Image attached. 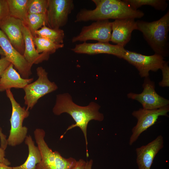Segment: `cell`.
<instances>
[{
    "label": "cell",
    "instance_id": "obj_2",
    "mask_svg": "<svg viewBox=\"0 0 169 169\" xmlns=\"http://www.w3.org/2000/svg\"><path fill=\"white\" fill-rule=\"evenodd\" d=\"M96 8L93 10L81 9L77 13L75 22L125 18H139L144 13L132 9L124 0H92Z\"/></svg>",
    "mask_w": 169,
    "mask_h": 169
},
{
    "label": "cell",
    "instance_id": "obj_4",
    "mask_svg": "<svg viewBox=\"0 0 169 169\" xmlns=\"http://www.w3.org/2000/svg\"><path fill=\"white\" fill-rule=\"evenodd\" d=\"M34 138L40 151L41 160L36 169H70L77 161L73 157L66 158L57 151H53L45 142V132L42 129L37 128L33 132Z\"/></svg>",
    "mask_w": 169,
    "mask_h": 169
},
{
    "label": "cell",
    "instance_id": "obj_33",
    "mask_svg": "<svg viewBox=\"0 0 169 169\" xmlns=\"http://www.w3.org/2000/svg\"><path fill=\"white\" fill-rule=\"evenodd\" d=\"M0 169H13V167L7 166L3 163H0Z\"/></svg>",
    "mask_w": 169,
    "mask_h": 169
},
{
    "label": "cell",
    "instance_id": "obj_25",
    "mask_svg": "<svg viewBox=\"0 0 169 169\" xmlns=\"http://www.w3.org/2000/svg\"><path fill=\"white\" fill-rule=\"evenodd\" d=\"M48 5V0H29L28 14H45Z\"/></svg>",
    "mask_w": 169,
    "mask_h": 169
},
{
    "label": "cell",
    "instance_id": "obj_21",
    "mask_svg": "<svg viewBox=\"0 0 169 169\" xmlns=\"http://www.w3.org/2000/svg\"><path fill=\"white\" fill-rule=\"evenodd\" d=\"M36 36L47 39L58 44H63L64 30L60 28L53 29L44 25L35 32Z\"/></svg>",
    "mask_w": 169,
    "mask_h": 169
},
{
    "label": "cell",
    "instance_id": "obj_9",
    "mask_svg": "<svg viewBox=\"0 0 169 169\" xmlns=\"http://www.w3.org/2000/svg\"><path fill=\"white\" fill-rule=\"evenodd\" d=\"M74 8L73 0H48L47 25L53 29L64 26Z\"/></svg>",
    "mask_w": 169,
    "mask_h": 169
},
{
    "label": "cell",
    "instance_id": "obj_14",
    "mask_svg": "<svg viewBox=\"0 0 169 169\" xmlns=\"http://www.w3.org/2000/svg\"><path fill=\"white\" fill-rule=\"evenodd\" d=\"M23 23L21 20L9 16L0 24V29L6 36L13 46L23 55L25 49L22 32Z\"/></svg>",
    "mask_w": 169,
    "mask_h": 169
},
{
    "label": "cell",
    "instance_id": "obj_19",
    "mask_svg": "<svg viewBox=\"0 0 169 169\" xmlns=\"http://www.w3.org/2000/svg\"><path fill=\"white\" fill-rule=\"evenodd\" d=\"M24 141L28 148V157L23 163L20 166L13 167V169H36L37 165L41 160L39 149L35 145L31 136H27Z\"/></svg>",
    "mask_w": 169,
    "mask_h": 169
},
{
    "label": "cell",
    "instance_id": "obj_28",
    "mask_svg": "<svg viewBox=\"0 0 169 169\" xmlns=\"http://www.w3.org/2000/svg\"><path fill=\"white\" fill-rule=\"evenodd\" d=\"M11 64L4 56L0 59V78L4 70Z\"/></svg>",
    "mask_w": 169,
    "mask_h": 169
},
{
    "label": "cell",
    "instance_id": "obj_12",
    "mask_svg": "<svg viewBox=\"0 0 169 169\" xmlns=\"http://www.w3.org/2000/svg\"><path fill=\"white\" fill-rule=\"evenodd\" d=\"M0 47L4 57L18 70L23 78L28 79L32 74L31 67L24 58L13 46L5 34L0 29Z\"/></svg>",
    "mask_w": 169,
    "mask_h": 169
},
{
    "label": "cell",
    "instance_id": "obj_30",
    "mask_svg": "<svg viewBox=\"0 0 169 169\" xmlns=\"http://www.w3.org/2000/svg\"><path fill=\"white\" fill-rule=\"evenodd\" d=\"M5 150L0 147V163L9 166L11 163L8 160L5 158Z\"/></svg>",
    "mask_w": 169,
    "mask_h": 169
},
{
    "label": "cell",
    "instance_id": "obj_15",
    "mask_svg": "<svg viewBox=\"0 0 169 169\" xmlns=\"http://www.w3.org/2000/svg\"><path fill=\"white\" fill-rule=\"evenodd\" d=\"M163 147V138L159 135L147 144L137 148L136 163L139 169H150L156 155Z\"/></svg>",
    "mask_w": 169,
    "mask_h": 169
},
{
    "label": "cell",
    "instance_id": "obj_22",
    "mask_svg": "<svg viewBox=\"0 0 169 169\" xmlns=\"http://www.w3.org/2000/svg\"><path fill=\"white\" fill-rule=\"evenodd\" d=\"M24 24L27 27L33 37L36 36L35 32L44 25H47L45 14H28Z\"/></svg>",
    "mask_w": 169,
    "mask_h": 169
},
{
    "label": "cell",
    "instance_id": "obj_16",
    "mask_svg": "<svg viewBox=\"0 0 169 169\" xmlns=\"http://www.w3.org/2000/svg\"><path fill=\"white\" fill-rule=\"evenodd\" d=\"M111 23L112 33L110 41L124 47L130 40L133 31L136 29L135 19H116Z\"/></svg>",
    "mask_w": 169,
    "mask_h": 169
},
{
    "label": "cell",
    "instance_id": "obj_26",
    "mask_svg": "<svg viewBox=\"0 0 169 169\" xmlns=\"http://www.w3.org/2000/svg\"><path fill=\"white\" fill-rule=\"evenodd\" d=\"M162 73V79L159 83L161 87H169V67L168 62L166 61L161 69Z\"/></svg>",
    "mask_w": 169,
    "mask_h": 169
},
{
    "label": "cell",
    "instance_id": "obj_7",
    "mask_svg": "<svg viewBox=\"0 0 169 169\" xmlns=\"http://www.w3.org/2000/svg\"><path fill=\"white\" fill-rule=\"evenodd\" d=\"M169 112V105L157 109L141 108L138 110L134 111L132 115L136 119L137 122L132 129V134L129 141V145L131 146L142 133L153 125L159 116H168Z\"/></svg>",
    "mask_w": 169,
    "mask_h": 169
},
{
    "label": "cell",
    "instance_id": "obj_13",
    "mask_svg": "<svg viewBox=\"0 0 169 169\" xmlns=\"http://www.w3.org/2000/svg\"><path fill=\"white\" fill-rule=\"evenodd\" d=\"M71 50L77 54L90 55L105 54L113 55L120 59H123L126 51L124 47L119 45L99 42L94 43L84 42L75 45Z\"/></svg>",
    "mask_w": 169,
    "mask_h": 169
},
{
    "label": "cell",
    "instance_id": "obj_11",
    "mask_svg": "<svg viewBox=\"0 0 169 169\" xmlns=\"http://www.w3.org/2000/svg\"><path fill=\"white\" fill-rule=\"evenodd\" d=\"M111 31L112 23L109 20L96 21L89 25L83 27L80 33L72 38V42L95 40L99 42L109 43Z\"/></svg>",
    "mask_w": 169,
    "mask_h": 169
},
{
    "label": "cell",
    "instance_id": "obj_23",
    "mask_svg": "<svg viewBox=\"0 0 169 169\" xmlns=\"http://www.w3.org/2000/svg\"><path fill=\"white\" fill-rule=\"evenodd\" d=\"M33 39L36 49L39 53H45L52 54L57 50L64 47L63 44H56L43 38L35 36L33 37Z\"/></svg>",
    "mask_w": 169,
    "mask_h": 169
},
{
    "label": "cell",
    "instance_id": "obj_20",
    "mask_svg": "<svg viewBox=\"0 0 169 169\" xmlns=\"http://www.w3.org/2000/svg\"><path fill=\"white\" fill-rule=\"evenodd\" d=\"M29 0H7L10 16L23 22L27 15Z\"/></svg>",
    "mask_w": 169,
    "mask_h": 169
},
{
    "label": "cell",
    "instance_id": "obj_6",
    "mask_svg": "<svg viewBox=\"0 0 169 169\" xmlns=\"http://www.w3.org/2000/svg\"><path fill=\"white\" fill-rule=\"evenodd\" d=\"M36 70L38 77L37 79L23 89L25 93L24 103L28 110L31 109L40 98L58 89L55 83L49 80L48 73L44 69L39 67Z\"/></svg>",
    "mask_w": 169,
    "mask_h": 169
},
{
    "label": "cell",
    "instance_id": "obj_18",
    "mask_svg": "<svg viewBox=\"0 0 169 169\" xmlns=\"http://www.w3.org/2000/svg\"><path fill=\"white\" fill-rule=\"evenodd\" d=\"M33 78L25 79L13 68L11 64L3 71L0 78V91L3 92L11 88L23 89L32 83Z\"/></svg>",
    "mask_w": 169,
    "mask_h": 169
},
{
    "label": "cell",
    "instance_id": "obj_10",
    "mask_svg": "<svg viewBox=\"0 0 169 169\" xmlns=\"http://www.w3.org/2000/svg\"><path fill=\"white\" fill-rule=\"evenodd\" d=\"M142 87L143 90L141 93L136 94L131 92L127 94V97L139 102L142 108L145 109H157L169 105V100L156 93L155 83L149 77L145 78Z\"/></svg>",
    "mask_w": 169,
    "mask_h": 169
},
{
    "label": "cell",
    "instance_id": "obj_31",
    "mask_svg": "<svg viewBox=\"0 0 169 169\" xmlns=\"http://www.w3.org/2000/svg\"><path fill=\"white\" fill-rule=\"evenodd\" d=\"M86 162L83 159L77 161L75 165L70 169H84Z\"/></svg>",
    "mask_w": 169,
    "mask_h": 169
},
{
    "label": "cell",
    "instance_id": "obj_24",
    "mask_svg": "<svg viewBox=\"0 0 169 169\" xmlns=\"http://www.w3.org/2000/svg\"><path fill=\"white\" fill-rule=\"evenodd\" d=\"M133 9L137 10L143 5H149L156 9L165 11L168 4L165 0H123Z\"/></svg>",
    "mask_w": 169,
    "mask_h": 169
},
{
    "label": "cell",
    "instance_id": "obj_5",
    "mask_svg": "<svg viewBox=\"0 0 169 169\" xmlns=\"http://www.w3.org/2000/svg\"><path fill=\"white\" fill-rule=\"evenodd\" d=\"M6 92L12 106L10 119L11 128L7 139V144L9 146H15L22 143L27 136L28 128L23 126V123L24 119L29 116V112L25 107H21L16 101L10 89L6 90Z\"/></svg>",
    "mask_w": 169,
    "mask_h": 169
},
{
    "label": "cell",
    "instance_id": "obj_3",
    "mask_svg": "<svg viewBox=\"0 0 169 169\" xmlns=\"http://www.w3.org/2000/svg\"><path fill=\"white\" fill-rule=\"evenodd\" d=\"M136 29L141 32L148 44L155 52L164 58L169 55V11L159 19L147 22L138 20Z\"/></svg>",
    "mask_w": 169,
    "mask_h": 169
},
{
    "label": "cell",
    "instance_id": "obj_34",
    "mask_svg": "<svg viewBox=\"0 0 169 169\" xmlns=\"http://www.w3.org/2000/svg\"><path fill=\"white\" fill-rule=\"evenodd\" d=\"M0 55L3 56H4V52L1 48L0 47Z\"/></svg>",
    "mask_w": 169,
    "mask_h": 169
},
{
    "label": "cell",
    "instance_id": "obj_32",
    "mask_svg": "<svg viewBox=\"0 0 169 169\" xmlns=\"http://www.w3.org/2000/svg\"><path fill=\"white\" fill-rule=\"evenodd\" d=\"M93 161L90 160L89 161H87L85 164L84 169H92Z\"/></svg>",
    "mask_w": 169,
    "mask_h": 169
},
{
    "label": "cell",
    "instance_id": "obj_27",
    "mask_svg": "<svg viewBox=\"0 0 169 169\" xmlns=\"http://www.w3.org/2000/svg\"><path fill=\"white\" fill-rule=\"evenodd\" d=\"M10 16L7 0H0V24Z\"/></svg>",
    "mask_w": 169,
    "mask_h": 169
},
{
    "label": "cell",
    "instance_id": "obj_29",
    "mask_svg": "<svg viewBox=\"0 0 169 169\" xmlns=\"http://www.w3.org/2000/svg\"><path fill=\"white\" fill-rule=\"evenodd\" d=\"M0 139L1 147L4 150L6 149L8 145L6 136L3 133L2 130L0 127Z\"/></svg>",
    "mask_w": 169,
    "mask_h": 169
},
{
    "label": "cell",
    "instance_id": "obj_8",
    "mask_svg": "<svg viewBox=\"0 0 169 169\" xmlns=\"http://www.w3.org/2000/svg\"><path fill=\"white\" fill-rule=\"evenodd\" d=\"M123 59L134 66L140 77L144 78L149 77L150 71L156 72L161 69L166 62L163 57L158 54L146 55L128 50Z\"/></svg>",
    "mask_w": 169,
    "mask_h": 169
},
{
    "label": "cell",
    "instance_id": "obj_1",
    "mask_svg": "<svg viewBox=\"0 0 169 169\" xmlns=\"http://www.w3.org/2000/svg\"><path fill=\"white\" fill-rule=\"evenodd\" d=\"M100 106L97 103L92 102L87 106H83L74 103L71 95L68 93L58 95L55 105L53 109V112L56 115H60L63 113L69 115L75 123L69 126L64 134L69 130L76 127H79L83 133L86 146V155L89 156L87 148V127L89 122L93 120L102 121L104 115L100 112Z\"/></svg>",
    "mask_w": 169,
    "mask_h": 169
},
{
    "label": "cell",
    "instance_id": "obj_17",
    "mask_svg": "<svg viewBox=\"0 0 169 169\" xmlns=\"http://www.w3.org/2000/svg\"><path fill=\"white\" fill-rule=\"evenodd\" d=\"M22 32L25 44L23 55L28 63L32 66L33 64H37L47 60L50 54L45 53L40 54L37 52L33 41V36L24 23L22 27Z\"/></svg>",
    "mask_w": 169,
    "mask_h": 169
}]
</instances>
